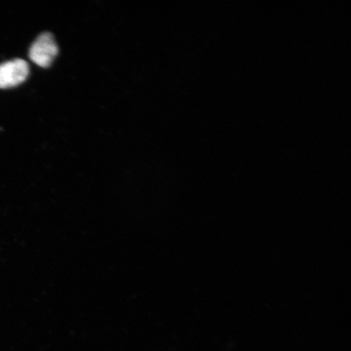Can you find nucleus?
I'll return each instance as SVG.
<instances>
[{
	"instance_id": "f257e3e1",
	"label": "nucleus",
	"mask_w": 351,
	"mask_h": 351,
	"mask_svg": "<svg viewBox=\"0 0 351 351\" xmlns=\"http://www.w3.org/2000/svg\"><path fill=\"white\" fill-rule=\"evenodd\" d=\"M58 51L53 35L43 33L32 44L29 56L34 63L42 68H47L53 62Z\"/></svg>"
},
{
	"instance_id": "f03ea898",
	"label": "nucleus",
	"mask_w": 351,
	"mask_h": 351,
	"mask_svg": "<svg viewBox=\"0 0 351 351\" xmlns=\"http://www.w3.org/2000/svg\"><path fill=\"white\" fill-rule=\"evenodd\" d=\"M29 73V64L24 60L16 59L0 64V88L7 89L21 84Z\"/></svg>"
}]
</instances>
